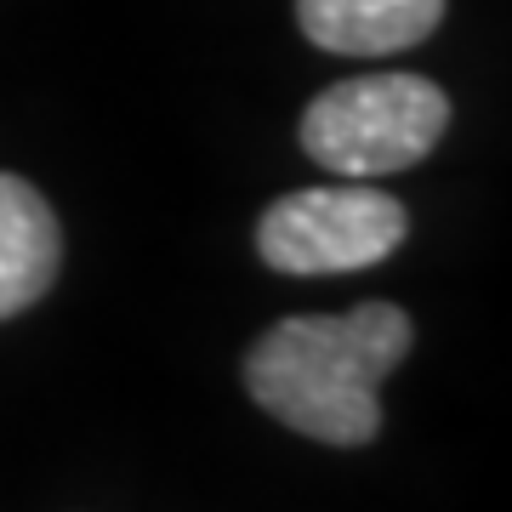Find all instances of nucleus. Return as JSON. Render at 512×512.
Wrapping results in <instances>:
<instances>
[{
  "mask_svg": "<svg viewBox=\"0 0 512 512\" xmlns=\"http://www.w3.org/2000/svg\"><path fill=\"white\" fill-rule=\"evenodd\" d=\"M296 23L319 52L393 57L444 23V0H296Z\"/></svg>",
  "mask_w": 512,
  "mask_h": 512,
  "instance_id": "5",
  "label": "nucleus"
},
{
  "mask_svg": "<svg viewBox=\"0 0 512 512\" xmlns=\"http://www.w3.org/2000/svg\"><path fill=\"white\" fill-rule=\"evenodd\" d=\"M410 211L387 188H296L279 194L256 222V256L274 274L296 279H336L376 268L404 245Z\"/></svg>",
  "mask_w": 512,
  "mask_h": 512,
  "instance_id": "3",
  "label": "nucleus"
},
{
  "mask_svg": "<svg viewBox=\"0 0 512 512\" xmlns=\"http://www.w3.org/2000/svg\"><path fill=\"white\" fill-rule=\"evenodd\" d=\"M63 228L35 183L0 171V319H18L57 285Z\"/></svg>",
  "mask_w": 512,
  "mask_h": 512,
  "instance_id": "4",
  "label": "nucleus"
},
{
  "mask_svg": "<svg viewBox=\"0 0 512 512\" xmlns=\"http://www.w3.org/2000/svg\"><path fill=\"white\" fill-rule=\"evenodd\" d=\"M450 131V97L427 74L336 80L302 114V154L330 177H393L427 160Z\"/></svg>",
  "mask_w": 512,
  "mask_h": 512,
  "instance_id": "2",
  "label": "nucleus"
},
{
  "mask_svg": "<svg viewBox=\"0 0 512 512\" xmlns=\"http://www.w3.org/2000/svg\"><path fill=\"white\" fill-rule=\"evenodd\" d=\"M416 325L393 302L296 313L245 353V393L291 433L359 450L382 433V382L410 359Z\"/></svg>",
  "mask_w": 512,
  "mask_h": 512,
  "instance_id": "1",
  "label": "nucleus"
}]
</instances>
